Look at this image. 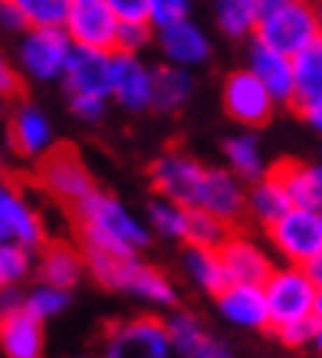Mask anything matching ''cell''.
I'll list each match as a JSON object with an SVG mask.
<instances>
[{"label":"cell","instance_id":"obj_26","mask_svg":"<svg viewBox=\"0 0 322 358\" xmlns=\"http://www.w3.org/2000/svg\"><path fill=\"white\" fill-rule=\"evenodd\" d=\"M115 332L125 338L129 352H139V358H168L174 352L168 326L158 319H135V322H125Z\"/></svg>","mask_w":322,"mask_h":358},{"label":"cell","instance_id":"obj_10","mask_svg":"<svg viewBox=\"0 0 322 358\" xmlns=\"http://www.w3.org/2000/svg\"><path fill=\"white\" fill-rule=\"evenodd\" d=\"M273 106H276L273 96L263 89V83L250 73L247 66H244V69H234V73H227V79H224V109L234 122L247 125V129H260V125H267L270 122Z\"/></svg>","mask_w":322,"mask_h":358},{"label":"cell","instance_id":"obj_18","mask_svg":"<svg viewBox=\"0 0 322 358\" xmlns=\"http://www.w3.org/2000/svg\"><path fill=\"white\" fill-rule=\"evenodd\" d=\"M217 313L224 315L230 326L237 329H267L273 326L270 319L267 296L260 286H227L217 296Z\"/></svg>","mask_w":322,"mask_h":358},{"label":"cell","instance_id":"obj_24","mask_svg":"<svg viewBox=\"0 0 322 358\" xmlns=\"http://www.w3.org/2000/svg\"><path fill=\"white\" fill-rule=\"evenodd\" d=\"M83 257H86V270L92 273V280L106 289L129 293L135 273L141 270L139 257H115V253H102V250H83Z\"/></svg>","mask_w":322,"mask_h":358},{"label":"cell","instance_id":"obj_44","mask_svg":"<svg viewBox=\"0 0 322 358\" xmlns=\"http://www.w3.org/2000/svg\"><path fill=\"white\" fill-rule=\"evenodd\" d=\"M0 89H4L7 96H13V92H20V79H17V73H13V69H10L7 63L0 66Z\"/></svg>","mask_w":322,"mask_h":358},{"label":"cell","instance_id":"obj_21","mask_svg":"<svg viewBox=\"0 0 322 358\" xmlns=\"http://www.w3.org/2000/svg\"><path fill=\"white\" fill-rule=\"evenodd\" d=\"M270 174H276L283 187L290 191L293 207L300 210H322V164L279 162Z\"/></svg>","mask_w":322,"mask_h":358},{"label":"cell","instance_id":"obj_34","mask_svg":"<svg viewBox=\"0 0 322 358\" xmlns=\"http://www.w3.org/2000/svg\"><path fill=\"white\" fill-rule=\"evenodd\" d=\"M30 30H66L73 0H20Z\"/></svg>","mask_w":322,"mask_h":358},{"label":"cell","instance_id":"obj_31","mask_svg":"<svg viewBox=\"0 0 322 358\" xmlns=\"http://www.w3.org/2000/svg\"><path fill=\"white\" fill-rule=\"evenodd\" d=\"M168 336H172V348H174V355H181V358H197V352L211 342V336L204 332V326L197 322V315L191 313H172L168 315Z\"/></svg>","mask_w":322,"mask_h":358},{"label":"cell","instance_id":"obj_40","mask_svg":"<svg viewBox=\"0 0 322 358\" xmlns=\"http://www.w3.org/2000/svg\"><path fill=\"white\" fill-rule=\"evenodd\" d=\"M118 23H148L151 17V0H112Z\"/></svg>","mask_w":322,"mask_h":358},{"label":"cell","instance_id":"obj_28","mask_svg":"<svg viewBox=\"0 0 322 358\" xmlns=\"http://www.w3.org/2000/svg\"><path fill=\"white\" fill-rule=\"evenodd\" d=\"M224 155L227 164H230V174H237L240 181H250L257 187L260 181H267V162L260 155V145L253 135H234V138L224 141Z\"/></svg>","mask_w":322,"mask_h":358},{"label":"cell","instance_id":"obj_45","mask_svg":"<svg viewBox=\"0 0 322 358\" xmlns=\"http://www.w3.org/2000/svg\"><path fill=\"white\" fill-rule=\"evenodd\" d=\"M197 358H234V352L224 345V342H217V338H211L201 352H197Z\"/></svg>","mask_w":322,"mask_h":358},{"label":"cell","instance_id":"obj_32","mask_svg":"<svg viewBox=\"0 0 322 358\" xmlns=\"http://www.w3.org/2000/svg\"><path fill=\"white\" fill-rule=\"evenodd\" d=\"M145 217H148V230H155L158 237L184 240V234H188V207L174 204V201H164V197L148 201Z\"/></svg>","mask_w":322,"mask_h":358},{"label":"cell","instance_id":"obj_8","mask_svg":"<svg viewBox=\"0 0 322 358\" xmlns=\"http://www.w3.org/2000/svg\"><path fill=\"white\" fill-rule=\"evenodd\" d=\"M0 240H4V247H20L30 253L50 247L40 210H33L30 201L13 185L0 187Z\"/></svg>","mask_w":322,"mask_h":358},{"label":"cell","instance_id":"obj_11","mask_svg":"<svg viewBox=\"0 0 322 358\" xmlns=\"http://www.w3.org/2000/svg\"><path fill=\"white\" fill-rule=\"evenodd\" d=\"M197 207L207 210L211 217L224 220L227 227L237 224L244 217V210H250V197L244 191V181L230 171H220V168H207L204 185H201V194H197Z\"/></svg>","mask_w":322,"mask_h":358},{"label":"cell","instance_id":"obj_43","mask_svg":"<svg viewBox=\"0 0 322 358\" xmlns=\"http://www.w3.org/2000/svg\"><path fill=\"white\" fill-rule=\"evenodd\" d=\"M125 352H129V345H125V338L118 336V332H112L106 342V348H102V358H125Z\"/></svg>","mask_w":322,"mask_h":358},{"label":"cell","instance_id":"obj_35","mask_svg":"<svg viewBox=\"0 0 322 358\" xmlns=\"http://www.w3.org/2000/svg\"><path fill=\"white\" fill-rule=\"evenodd\" d=\"M69 306V293H63V289H53V286H33L30 293H27V299H23V309L30 315H36L40 322H46V319H53V315H59Z\"/></svg>","mask_w":322,"mask_h":358},{"label":"cell","instance_id":"obj_4","mask_svg":"<svg viewBox=\"0 0 322 358\" xmlns=\"http://www.w3.org/2000/svg\"><path fill=\"white\" fill-rule=\"evenodd\" d=\"M263 296H267L273 326H286L296 319H312L319 289L312 286L309 273L302 266H276V273L263 286Z\"/></svg>","mask_w":322,"mask_h":358},{"label":"cell","instance_id":"obj_15","mask_svg":"<svg viewBox=\"0 0 322 358\" xmlns=\"http://www.w3.org/2000/svg\"><path fill=\"white\" fill-rule=\"evenodd\" d=\"M247 69L263 83L273 102H296V63L290 56L253 40L247 50Z\"/></svg>","mask_w":322,"mask_h":358},{"label":"cell","instance_id":"obj_25","mask_svg":"<svg viewBox=\"0 0 322 358\" xmlns=\"http://www.w3.org/2000/svg\"><path fill=\"white\" fill-rule=\"evenodd\" d=\"M181 266L188 273V280L204 289L211 296H220L230 286L227 280V270H224V260L217 250H197V247H184V257H181Z\"/></svg>","mask_w":322,"mask_h":358},{"label":"cell","instance_id":"obj_29","mask_svg":"<svg viewBox=\"0 0 322 358\" xmlns=\"http://www.w3.org/2000/svg\"><path fill=\"white\" fill-rule=\"evenodd\" d=\"M214 20L224 36L230 40H244V36H257L260 27V0H220L214 7Z\"/></svg>","mask_w":322,"mask_h":358},{"label":"cell","instance_id":"obj_47","mask_svg":"<svg viewBox=\"0 0 322 358\" xmlns=\"http://www.w3.org/2000/svg\"><path fill=\"white\" fill-rule=\"evenodd\" d=\"M312 319H316V322L322 326V293L316 296V309H312Z\"/></svg>","mask_w":322,"mask_h":358},{"label":"cell","instance_id":"obj_49","mask_svg":"<svg viewBox=\"0 0 322 358\" xmlns=\"http://www.w3.org/2000/svg\"><path fill=\"white\" fill-rule=\"evenodd\" d=\"M316 20H319V33H322V3H316Z\"/></svg>","mask_w":322,"mask_h":358},{"label":"cell","instance_id":"obj_50","mask_svg":"<svg viewBox=\"0 0 322 358\" xmlns=\"http://www.w3.org/2000/svg\"><path fill=\"white\" fill-rule=\"evenodd\" d=\"M319 214H322V210H319Z\"/></svg>","mask_w":322,"mask_h":358},{"label":"cell","instance_id":"obj_37","mask_svg":"<svg viewBox=\"0 0 322 358\" xmlns=\"http://www.w3.org/2000/svg\"><path fill=\"white\" fill-rule=\"evenodd\" d=\"M188 13H191L188 0H151L148 23L155 27V33H161V30H172V27H178L184 20H191Z\"/></svg>","mask_w":322,"mask_h":358},{"label":"cell","instance_id":"obj_39","mask_svg":"<svg viewBox=\"0 0 322 358\" xmlns=\"http://www.w3.org/2000/svg\"><path fill=\"white\" fill-rule=\"evenodd\" d=\"M273 332L286 348H302L316 342L319 322L316 319H296V322H286V326H273Z\"/></svg>","mask_w":322,"mask_h":358},{"label":"cell","instance_id":"obj_9","mask_svg":"<svg viewBox=\"0 0 322 358\" xmlns=\"http://www.w3.org/2000/svg\"><path fill=\"white\" fill-rule=\"evenodd\" d=\"M66 33L73 36L76 46L99 50V53H115L118 17L112 10V0H73Z\"/></svg>","mask_w":322,"mask_h":358},{"label":"cell","instance_id":"obj_42","mask_svg":"<svg viewBox=\"0 0 322 358\" xmlns=\"http://www.w3.org/2000/svg\"><path fill=\"white\" fill-rule=\"evenodd\" d=\"M0 23H4V30L7 33H17V36L30 33V23H27V17H23V10H20V0L0 3Z\"/></svg>","mask_w":322,"mask_h":358},{"label":"cell","instance_id":"obj_20","mask_svg":"<svg viewBox=\"0 0 322 358\" xmlns=\"http://www.w3.org/2000/svg\"><path fill=\"white\" fill-rule=\"evenodd\" d=\"M0 348H4V358H43V322L27 309L4 315Z\"/></svg>","mask_w":322,"mask_h":358},{"label":"cell","instance_id":"obj_14","mask_svg":"<svg viewBox=\"0 0 322 358\" xmlns=\"http://www.w3.org/2000/svg\"><path fill=\"white\" fill-rule=\"evenodd\" d=\"M151 92H155V76L141 63L139 56L112 53V99L125 112L151 109Z\"/></svg>","mask_w":322,"mask_h":358},{"label":"cell","instance_id":"obj_22","mask_svg":"<svg viewBox=\"0 0 322 358\" xmlns=\"http://www.w3.org/2000/svg\"><path fill=\"white\" fill-rule=\"evenodd\" d=\"M83 273H86V257L76 253L63 240L50 243L43 250V257H40V280H43V286H53V289L69 293L76 282L83 280Z\"/></svg>","mask_w":322,"mask_h":358},{"label":"cell","instance_id":"obj_33","mask_svg":"<svg viewBox=\"0 0 322 358\" xmlns=\"http://www.w3.org/2000/svg\"><path fill=\"white\" fill-rule=\"evenodd\" d=\"M129 293L139 296V299H145V303H155V306H174L178 303V289H174V282L168 280L161 270L148 266V263H141V270L135 273Z\"/></svg>","mask_w":322,"mask_h":358},{"label":"cell","instance_id":"obj_23","mask_svg":"<svg viewBox=\"0 0 322 358\" xmlns=\"http://www.w3.org/2000/svg\"><path fill=\"white\" fill-rule=\"evenodd\" d=\"M155 76V92H151V109L158 112H178L194 96V76L191 69H178L172 63H161L151 69Z\"/></svg>","mask_w":322,"mask_h":358},{"label":"cell","instance_id":"obj_2","mask_svg":"<svg viewBox=\"0 0 322 358\" xmlns=\"http://www.w3.org/2000/svg\"><path fill=\"white\" fill-rule=\"evenodd\" d=\"M253 40L283 56H290V59L302 56L309 46H316L322 40L319 20H316V3L260 0V27Z\"/></svg>","mask_w":322,"mask_h":358},{"label":"cell","instance_id":"obj_36","mask_svg":"<svg viewBox=\"0 0 322 358\" xmlns=\"http://www.w3.org/2000/svg\"><path fill=\"white\" fill-rule=\"evenodd\" d=\"M30 250L20 247H0V282L4 289H17V282H23L30 276Z\"/></svg>","mask_w":322,"mask_h":358},{"label":"cell","instance_id":"obj_46","mask_svg":"<svg viewBox=\"0 0 322 358\" xmlns=\"http://www.w3.org/2000/svg\"><path fill=\"white\" fill-rule=\"evenodd\" d=\"M302 270L309 273V280H312V286L322 293V257H316V260L309 263V266H302Z\"/></svg>","mask_w":322,"mask_h":358},{"label":"cell","instance_id":"obj_13","mask_svg":"<svg viewBox=\"0 0 322 358\" xmlns=\"http://www.w3.org/2000/svg\"><path fill=\"white\" fill-rule=\"evenodd\" d=\"M63 86L69 89V96L108 99L112 96V53L76 46L69 56V66H66Z\"/></svg>","mask_w":322,"mask_h":358},{"label":"cell","instance_id":"obj_19","mask_svg":"<svg viewBox=\"0 0 322 358\" xmlns=\"http://www.w3.org/2000/svg\"><path fill=\"white\" fill-rule=\"evenodd\" d=\"M158 46H161V53H164V59L172 66H178V69H194V66H204L211 59V40L191 20L178 23L172 30H161Z\"/></svg>","mask_w":322,"mask_h":358},{"label":"cell","instance_id":"obj_17","mask_svg":"<svg viewBox=\"0 0 322 358\" xmlns=\"http://www.w3.org/2000/svg\"><path fill=\"white\" fill-rule=\"evenodd\" d=\"M296 63V109L316 131H322V40L309 46Z\"/></svg>","mask_w":322,"mask_h":358},{"label":"cell","instance_id":"obj_38","mask_svg":"<svg viewBox=\"0 0 322 358\" xmlns=\"http://www.w3.org/2000/svg\"><path fill=\"white\" fill-rule=\"evenodd\" d=\"M151 36H158L151 23H118V40H115V53L125 56H139L145 46L151 43Z\"/></svg>","mask_w":322,"mask_h":358},{"label":"cell","instance_id":"obj_1","mask_svg":"<svg viewBox=\"0 0 322 358\" xmlns=\"http://www.w3.org/2000/svg\"><path fill=\"white\" fill-rule=\"evenodd\" d=\"M79 224L83 250H102L115 257H139V250L151 243V230L141 224L129 207L106 191H96L86 204L73 210Z\"/></svg>","mask_w":322,"mask_h":358},{"label":"cell","instance_id":"obj_30","mask_svg":"<svg viewBox=\"0 0 322 358\" xmlns=\"http://www.w3.org/2000/svg\"><path fill=\"white\" fill-rule=\"evenodd\" d=\"M230 237H234V234H230V227H227L224 220L211 217L201 207H191V210H188V234H184V243H188V247L217 250V253H220V247H224Z\"/></svg>","mask_w":322,"mask_h":358},{"label":"cell","instance_id":"obj_16","mask_svg":"<svg viewBox=\"0 0 322 358\" xmlns=\"http://www.w3.org/2000/svg\"><path fill=\"white\" fill-rule=\"evenodd\" d=\"M10 148L23 158H46L53 152V125L36 106H17L7 125Z\"/></svg>","mask_w":322,"mask_h":358},{"label":"cell","instance_id":"obj_5","mask_svg":"<svg viewBox=\"0 0 322 358\" xmlns=\"http://www.w3.org/2000/svg\"><path fill=\"white\" fill-rule=\"evenodd\" d=\"M270 243L286 266H309L316 257H322V214L319 210H300L293 207L286 217L267 230Z\"/></svg>","mask_w":322,"mask_h":358},{"label":"cell","instance_id":"obj_7","mask_svg":"<svg viewBox=\"0 0 322 358\" xmlns=\"http://www.w3.org/2000/svg\"><path fill=\"white\" fill-rule=\"evenodd\" d=\"M204 174H207L204 164H197L191 155H184V152H164L148 168L155 194L188 207V210L197 207V194H201V185H204Z\"/></svg>","mask_w":322,"mask_h":358},{"label":"cell","instance_id":"obj_12","mask_svg":"<svg viewBox=\"0 0 322 358\" xmlns=\"http://www.w3.org/2000/svg\"><path fill=\"white\" fill-rule=\"evenodd\" d=\"M220 260H224L230 286H260L263 289L270 282V276L276 273V266L267 257V250L260 247L257 240L240 237V234H234L220 247Z\"/></svg>","mask_w":322,"mask_h":358},{"label":"cell","instance_id":"obj_3","mask_svg":"<svg viewBox=\"0 0 322 358\" xmlns=\"http://www.w3.org/2000/svg\"><path fill=\"white\" fill-rule=\"evenodd\" d=\"M76 43L66 30H30L17 40V66L36 83H56L66 76V66Z\"/></svg>","mask_w":322,"mask_h":358},{"label":"cell","instance_id":"obj_48","mask_svg":"<svg viewBox=\"0 0 322 358\" xmlns=\"http://www.w3.org/2000/svg\"><path fill=\"white\" fill-rule=\"evenodd\" d=\"M312 345H316V352L322 355V326H319V332H316V342H312Z\"/></svg>","mask_w":322,"mask_h":358},{"label":"cell","instance_id":"obj_6","mask_svg":"<svg viewBox=\"0 0 322 358\" xmlns=\"http://www.w3.org/2000/svg\"><path fill=\"white\" fill-rule=\"evenodd\" d=\"M40 185L66 207H79L86 204L89 197L96 194L99 187L92 181L89 168L83 164V158L73 148H53L40 164Z\"/></svg>","mask_w":322,"mask_h":358},{"label":"cell","instance_id":"obj_27","mask_svg":"<svg viewBox=\"0 0 322 358\" xmlns=\"http://www.w3.org/2000/svg\"><path fill=\"white\" fill-rule=\"evenodd\" d=\"M290 210H293V197L276 174H270L267 181H260V185L250 191V214L267 230L273 227V224H279Z\"/></svg>","mask_w":322,"mask_h":358},{"label":"cell","instance_id":"obj_41","mask_svg":"<svg viewBox=\"0 0 322 358\" xmlns=\"http://www.w3.org/2000/svg\"><path fill=\"white\" fill-rule=\"evenodd\" d=\"M69 112L76 119H86V122H96L106 115V99H96V96H69Z\"/></svg>","mask_w":322,"mask_h":358}]
</instances>
